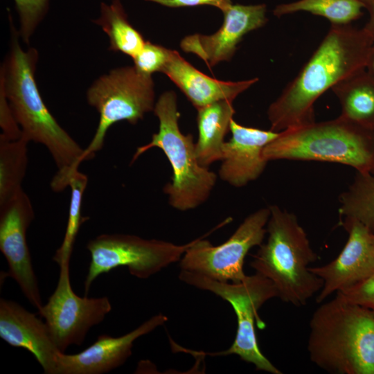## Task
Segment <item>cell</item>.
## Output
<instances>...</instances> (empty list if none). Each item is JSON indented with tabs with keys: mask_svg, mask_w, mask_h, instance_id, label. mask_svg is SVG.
Segmentation results:
<instances>
[{
	"mask_svg": "<svg viewBox=\"0 0 374 374\" xmlns=\"http://www.w3.org/2000/svg\"><path fill=\"white\" fill-rule=\"evenodd\" d=\"M369 172L374 176V132L373 133V138H372L371 159V167H370Z\"/></svg>",
	"mask_w": 374,
	"mask_h": 374,
	"instance_id": "cell-33",
	"label": "cell"
},
{
	"mask_svg": "<svg viewBox=\"0 0 374 374\" xmlns=\"http://www.w3.org/2000/svg\"><path fill=\"white\" fill-rule=\"evenodd\" d=\"M231 138L224 143L219 177L224 182L240 188L256 180L263 172L267 161L265 147L279 132L245 127L233 119L231 121Z\"/></svg>",
	"mask_w": 374,
	"mask_h": 374,
	"instance_id": "cell-16",
	"label": "cell"
},
{
	"mask_svg": "<svg viewBox=\"0 0 374 374\" xmlns=\"http://www.w3.org/2000/svg\"><path fill=\"white\" fill-rule=\"evenodd\" d=\"M373 242H374V234L373 235Z\"/></svg>",
	"mask_w": 374,
	"mask_h": 374,
	"instance_id": "cell-34",
	"label": "cell"
},
{
	"mask_svg": "<svg viewBox=\"0 0 374 374\" xmlns=\"http://www.w3.org/2000/svg\"><path fill=\"white\" fill-rule=\"evenodd\" d=\"M0 337L9 345L30 353L44 373L56 374L57 358L61 353L45 321L17 302L0 300Z\"/></svg>",
	"mask_w": 374,
	"mask_h": 374,
	"instance_id": "cell-17",
	"label": "cell"
},
{
	"mask_svg": "<svg viewBox=\"0 0 374 374\" xmlns=\"http://www.w3.org/2000/svg\"><path fill=\"white\" fill-rule=\"evenodd\" d=\"M368 73L374 79V43L369 52L365 67Z\"/></svg>",
	"mask_w": 374,
	"mask_h": 374,
	"instance_id": "cell-32",
	"label": "cell"
},
{
	"mask_svg": "<svg viewBox=\"0 0 374 374\" xmlns=\"http://www.w3.org/2000/svg\"><path fill=\"white\" fill-rule=\"evenodd\" d=\"M224 21L221 27L212 35L193 34L186 36L180 43L181 48L200 57L209 67L229 61L237 46L248 33L267 22L265 4H231L222 11Z\"/></svg>",
	"mask_w": 374,
	"mask_h": 374,
	"instance_id": "cell-14",
	"label": "cell"
},
{
	"mask_svg": "<svg viewBox=\"0 0 374 374\" xmlns=\"http://www.w3.org/2000/svg\"><path fill=\"white\" fill-rule=\"evenodd\" d=\"M307 348L330 373L374 374V312L336 293L314 312Z\"/></svg>",
	"mask_w": 374,
	"mask_h": 374,
	"instance_id": "cell-3",
	"label": "cell"
},
{
	"mask_svg": "<svg viewBox=\"0 0 374 374\" xmlns=\"http://www.w3.org/2000/svg\"><path fill=\"white\" fill-rule=\"evenodd\" d=\"M269 208L247 216L224 243L213 246L203 237L193 240L180 261L181 270L224 283H239L247 276L243 266L249 251L260 246L267 233Z\"/></svg>",
	"mask_w": 374,
	"mask_h": 374,
	"instance_id": "cell-10",
	"label": "cell"
},
{
	"mask_svg": "<svg viewBox=\"0 0 374 374\" xmlns=\"http://www.w3.org/2000/svg\"><path fill=\"white\" fill-rule=\"evenodd\" d=\"M362 1L369 15L368 20L363 28L369 33L374 42V0Z\"/></svg>",
	"mask_w": 374,
	"mask_h": 374,
	"instance_id": "cell-31",
	"label": "cell"
},
{
	"mask_svg": "<svg viewBox=\"0 0 374 374\" xmlns=\"http://www.w3.org/2000/svg\"><path fill=\"white\" fill-rule=\"evenodd\" d=\"M162 314L152 317L132 331L118 337L100 335L97 340L75 354L60 353L56 374H103L121 366L132 355L134 341L164 324Z\"/></svg>",
	"mask_w": 374,
	"mask_h": 374,
	"instance_id": "cell-15",
	"label": "cell"
},
{
	"mask_svg": "<svg viewBox=\"0 0 374 374\" xmlns=\"http://www.w3.org/2000/svg\"><path fill=\"white\" fill-rule=\"evenodd\" d=\"M87 183V176L78 170L73 174L69 182L71 199L66 231L63 241L53 258V261L60 267L70 265L73 245L79 229L82 224L87 220V217L82 215V197Z\"/></svg>",
	"mask_w": 374,
	"mask_h": 374,
	"instance_id": "cell-25",
	"label": "cell"
},
{
	"mask_svg": "<svg viewBox=\"0 0 374 374\" xmlns=\"http://www.w3.org/2000/svg\"><path fill=\"white\" fill-rule=\"evenodd\" d=\"M341 224L348 238L341 253L325 265L309 268L323 281L316 299L318 303L334 292L355 287L374 274L373 233L353 219L344 218Z\"/></svg>",
	"mask_w": 374,
	"mask_h": 374,
	"instance_id": "cell-13",
	"label": "cell"
},
{
	"mask_svg": "<svg viewBox=\"0 0 374 374\" xmlns=\"http://www.w3.org/2000/svg\"><path fill=\"white\" fill-rule=\"evenodd\" d=\"M373 43L364 28L332 24L296 77L269 107L271 130L279 132L315 122V101L344 79L364 69Z\"/></svg>",
	"mask_w": 374,
	"mask_h": 374,
	"instance_id": "cell-1",
	"label": "cell"
},
{
	"mask_svg": "<svg viewBox=\"0 0 374 374\" xmlns=\"http://www.w3.org/2000/svg\"><path fill=\"white\" fill-rule=\"evenodd\" d=\"M107 35L109 49L119 51L133 58L142 48L145 41L127 19L120 0L100 4V15L93 21Z\"/></svg>",
	"mask_w": 374,
	"mask_h": 374,
	"instance_id": "cell-21",
	"label": "cell"
},
{
	"mask_svg": "<svg viewBox=\"0 0 374 374\" xmlns=\"http://www.w3.org/2000/svg\"><path fill=\"white\" fill-rule=\"evenodd\" d=\"M0 127L1 140L13 141L21 137V128L1 85H0Z\"/></svg>",
	"mask_w": 374,
	"mask_h": 374,
	"instance_id": "cell-28",
	"label": "cell"
},
{
	"mask_svg": "<svg viewBox=\"0 0 374 374\" xmlns=\"http://www.w3.org/2000/svg\"><path fill=\"white\" fill-rule=\"evenodd\" d=\"M179 278L198 289L209 291L226 301L236 315L238 328L232 345L227 350L213 355H237L256 370L271 374H282L260 351L258 344L255 323L258 328L265 327L258 310L268 300L278 297L274 284L268 278L256 273L239 283L217 281L204 276L181 270Z\"/></svg>",
	"mask_w": 374,
	"mask_h": 374,
	"instance_id": "cell-7",
	"label": "cell"
},
{
	"mask_svg": "<svg viewBox=\"0 0 374 374\" xmlns=\"http://www.w3.org/2000/svg\"><path fill=\"white\" fill-rule=\"evenodd\" d=\"M269 209L267 241L259 246L250 266L271 280L281 301L305 305L323 287V280L309 269L319 257L294 214L276 205Z\"/></svg>",
	"mask_w": 374,
	"mask_h": 374,
	"instance_id": "cell-4",
	"label": "cell"
},
{
	"mask_svg": "<svg viewBox=\"0 0 374 374\" xmlns=\"http://www.w3.org/2000/svg\"><path fill=\"white\" fill-rule=\"evenodd\" d=\"M159 3L169 8L189 7L196 6H211L222 12L232 4V0H145Z\"/></svg>",
	"mask_w": 374,
	"mask_h": 374,
	"instance_id": "cell-30",
	"label": "cell"
},
{
	"mask_svg": "<svg viewBox=\"0 0 374 374\" xmlns=\"http://www.w3.org/2000/svg\"><path fill=\"white\" fill-rule=\"evenodd\" d=\"M331 89L341 105L340 117L374 132V79L365 69L344 79Z\"/></svg>",
	"mask_w": 374,
	"mask_h": 374,
	"instance_id": "cell-20",
	"label": "cell"
},
{
	"mask_svg": "<svg viewBox=\"0 0 374 374\" xmlns=\"http://www.w3.org/2000/svg\"><path fill=\"white\" fill-rule=\"evenodd\" d=\"M111 310L107 296L77 295L71 287L69 265H64L60 267L54 292L38 313L44 319L54 344L64 353L71 345H82L89 330L100 323Z\"/></svg>",
	"mask_w": 374,
	"mask_h": 374,
	"instance_id": "cell-11",
	"label": "cell"
},
{
	"mask_svg": "<svg viewBox=\"0 0 374 374\" xmlns=\"http://www.w3.org/2000/svg\"><path fill=\"white\" fill-rule=\"evenodd\" d=\"M339 213L353 219L374 234V176L357 172L353 184L339 197Z\"/></svg>",
	"mask_w": 374,
	"mask_h": 374,
	"instance_id": "cell-24",
	"label": "cell"
},
{
	"mask_svg": "<svg viewBox=\"0 0 374 374\" xmlns=\"http://www.w3.org/2000/svg\"><path fill=\"white\" fill-rule=\"evenodd\" d=\"M14 1L19 17V36L24 42L28 43L30 37L47 11L49 0Z\"/></svg>",
	"mask_w": 374,
	"mask_h": 374,
	"instance_id": "cell-26",
	"label": "cell"
},
{
	"mask_svg": "<svg viewBox=\"0 0 374 374\" xmlns=\"http://www.w3.org/2000/svg\"><path fill=\"white\" fill-rule=\"evenodd\" d=\"M337 293L374 312V274L357 285Z\"/></svg>",
	"mask_w": 374,
	"mask_h": 374,
	"instance_id": "cell-29",
	"label": "cell"
},
{
	"mask_svg": "<svg viewBox=\"0 0 374 374\" xmlns=\"http://www.w3.org/2000/svg\"><path fill=\"white\" fill-rule=\"evenodd\" d=\"M22 136L17 140L0 139V206L20 190L28 165V143Z\"/></svg>",
	"mask_w": 374,
	"mask_h": 374,
	"instance_id": "cell-22",
	"label": "cell"
},
{
	"mask_svg": "<svg viewBox=\"0 0 374 374\" xmlns=\"http://www.w3.org/2000/svg\"><path fill=\"white\" fill-rule=\"evenodd\" d=\"M233 101L220 100L197 109L198 139L195 150L199 163L208 168L222 159L224 137L235 113Z\"/></svg>",
	"mask_w": 374,
	"mask_h": 374,
	"instance_id": "cell-19",
	"label": "cell"
},
{
	"mask_svg": "<svg viewBox=\"0 0 374 374\" xmlns=\"http://www.w3.org/2000/svg\"><path fill=\"white\" fill-rule=\"evenodd\" d=\"M12 32L10 51L1 70L0 85L21 128V136L28 142L42 144L51 154L57 171L51 187L60 192L69 186L71 176L78 170L84 148L60 125L42 100L35 79L37 50L30 48L24 51L17 33Z\"/></svg>",
	"mask_w": 374,
	"mask_h": 374,
	"instance_id": "cell-2",
	"label": "cell"
},
{
	"mask_svg": "<svg viewBox=\"0 0 374 374\" xmlns=\"http://www.w3.org/2000/svg\"><path fill=\"white\" fill-rule=\"evenodd\" d=\"M153 112L159 122L158 132L152 134L148 143L137 148L131 163L153 148L161 149L172 169V181L163 186L169 204L181 211L194 209L208 199L217 175L199 163L193 135L184 134L179 130L175 92L163 93Z\"/></svg>",
	"mask_w": 374,
	"mask_h": 374,
	"instance_id": "cell-5",
	"label": "cell"
},
{
	"mask_svg": "<svg viewBox=\"0 0 374 374\" xmlns=\"http://www.w3.org/2000/svg\"><path fill=\"white\" fill-rule=\"evenodd\" d=\"M193 242L176 244L129 234H102L90 240L86 246L91 261L84 280L85 296L100 275L118 267H127L138 278L150 277L179 261Z\"/></svg>",
	"mask_w": 374,
	"mask_h": 374,
	"instance_id": "cell-9",
	"label": "cell"
},
{
	"mask_svg": "<svg viewBox=\"0 0 374 374\" xmlns=\"http://www.w3.org/2000/svg\"><path fill=\"white\" fill-rule=\"evenodd\" d=\"M364 8L362 0H299L278 5L273 13L280 17L304 11L325 17L332 24L346 25L361 17Z\"/></svg>",
	"mask_w": 374,
	"mask_h": 374,
	"instance_id": "cell-23",
	"label": "cell"
},
{
	"mask_svg": "<svg viewBox=\"0 0 374 374\" xmlns=\"http://www.w3.org/2000/svg\"><path fill=\"white\" fill-rule=\"evenodd\" d=\"M373 132L339 116L279 132L263 150L267 161L288 159L341 163L369 172Z\"/></svg>",
	"mask_w": 374,
	"mask_h": 374,
	"instance_id": "cell-6",
	"label": "cell"
},
{
	"mask_svg": "<svg viewBox=\"0 0 374 374\" xmlns=\"http://www.w3.org/2000/svg\"><path fill=\"white\" fill-rule=\"evenodd\" d=\"M170 49L145 41L140 51L132 58L134 66L140 73L152 75L154 72H161L166 64Z\"/></svg>",
	"mask_w": 374,
	"mask_h": 374,
	"instance_id": "cell-27",
	"label": "cell"
},
{
	"mask_svg": "<svg viewBox=\"0 0 374 374\" xmlns=\"http://www.w3.org/2000/svg\"><path fill=\"white\" fill-rule=\"evenodd\" d=\"M34 217L31 201L23 189L0 206V251L8 263L7 276L39 310L43 304L26 240L27 229Z\"/></svg>",
	"mask_w": 374,
	"mask_h": 374,
	"instance_id": "cell-12",
	"label": "cell"
},
{
	"mask_svg": "<svg viewBox=\"0 0 374 374\" xmlns=\"http://www.w3.org/2000/svg\"><path fill=\"white\" fill-rule=\"evenodd\" d=\"M161 72L178 87L196 109L220 100L233 101L258 80V78L237 82L216 80L199 71L173 50H170Z\"/></svg>",
	"mask_w": 374,
	"mask_h": 374,
	"instance_id": "cell-18",
	"label": "cell"
},
{
	"mask_svg": "<svg viewBox=\"0 0 374 374\" xmlns=\"http://www.w3.org/2000/svg\"><path fill=\"white\" fill-rule=\"evenodd\" d=\"M154 98L152 75L140 73L134 66L113 69L96 80L87 92V99L99 113V123L80 163L91 159L102 149L106 134L114 123L126 121L135 125L153 111Z\"/></svg>",
	"mask_w": 374,
	"mask_h": 374,
	"instance_id": "cell-8",
	"label": "cell"
}]
</instances>
